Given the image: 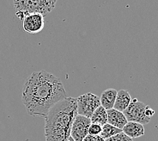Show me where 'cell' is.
Returning <instances> with one entry per match:
<instances>
[{
    "label": "cell",
    "mask_w": 158,
    "mask_h": 141,
    "mask_svg": "<svg viewBox=\"0 0 158 141\" xmlns=\"http://www.w3.org/2000/svg\"><path fill=\"white\" fill-rule=\"evenodd\" d=\"M121 132H123V130L115 127L108 123H106L102 126V130L99 136H102L104 139H107Z\"/></svg>",
    "instance_id": "13"
},
{
    "label": "cell",
    "mask_w": 158,
    "mask_h": 141,
    "mask_svg": "<svg viewBox=\"0 0 158 141\" xmlns=\"http://www.w3.org/2000/svg\"><path fill=\"white\" fill-rule=\"evenodd\" d=\"M66 98L59 78L45 70L33 72L25 82L22 101L28 113L45 118L54 104Z\"/></svg>",
    "instance_id": "1"
},
{
    "label": "cell",
    "mask_w": 158,
    "mask_h": 141,
    "mask_svg": "<svg viewBox=\"0 0 158 141\" xmlns=\"http://www.w3.org/2000/svg\"><path fill=\"white\" fill-rule=\"evenodd\" d=\"M94 141H106V140L103 139L102 136L98 135L94 136Z\"/></svg>",
    "instance_id": "17"
},
{
    "label": "cell",
    "mask_w": 158,
    "mask_h": 141,
    "mask_svg": "<svg viewBox=\"0 0 158 141\" xmlns=\"http://www.w3.org/2000/svg\"><path fill=\"white\" fill-rule=\"evenodd\" d=\"M105 140L106 141H133V139L126 135L123 132H121Z\"/></svg>",
    "instance_id": "14"
},
{
    "label": "cell",
    "mask_w": 158,
    "mask_h": 141,
    "mask_svg": "<svg viewBox=\"0 0 158 141\" xmlns=\"http://www.w3.org/2000/svg\"><path fill=\"white\" fill-rule=\"evenodd\" d=\"M91 124L90 118L77 114L72 124L70 136L75 141H82L88 135V130Z\"/></svg>",
    "instance_id": "6"
},
{
    "label": "cell",
    "mask_w": 158,
    "mask_h": 141,
    "mask_svg": "<svg viewBox=\"0 0 158 141\" xmlns=\"http://www.w3.org/2000/svg\"><path fill=\"white\" fill-rule=\"evenodd\" d=\"M77 113V100L68 97L59 101L45 117L46 141H66L70 136L72 124Z\"/></svg>",
    "instance_id": "2"
},
{
    "label": "cell",
    "mask_w": 158,
    "mask_h": 141,
    "mask_svg": "<svg viewBox=\"0 0 158 141\" xmlns=\"http://www.w3.org/2000/svg\"><path fill=\"white\" fill-rule=\"evenodd\" d=\"M66 141H75V140L73 139V137H72L71 136H70L69 137H68V139H67Z\"/></svg>",
    "instance_id": "18"
},
{
    "label": "cell",
    "mask_w": 158,
    "mask_h": 141,
    "mask_svg": "<svg viewBox=\"0 0 158 141\" xmlns=\"http://www.w3.org/2000/svg\"><path fill=\"white\" fill-rule=\"evenodd\" d=\"M102 130V126L98 124H93V123H91L88 130V134H90L93 136H98L100 134Z\"/></svg>",
    "instance_id": "15"
},
{
    "label": "cell",
    "mask_w": 158,
    "mask_h": 141,
    "mask_svg": "<svg viewBox=\"0 0 158 141\" xmlns=\"http://www.w3.org/2000/svg\"><path fill=\"white\" fill-rule=\"evenodd\" d=\"M24 31L29 34H37L44 29L45 26L44 16L39 13L28 14L23 20Z\"/></svg>",
    "instance_id": "7"
},
{
    "label": "cell",
    "mask_w": 158,
    "mask_h": 141,
    "mask_svg": "<svg viewBox=\"0 0 158 141\" xmlns=\"http://www.w3.org/2000/svg\"><path fill=\"white\" fill-rule=\"evenodd\" d=\"M57 0H13L16 12H23L26 16L29 14L39 13L44 16L55 8Z\"/></svg>",
    "instance_id": "3"
},
{
    "label": "cell",
    "mask_w": 158,
    "mask_h": 141,
    "mask_svg": "<svg viewBox=\"0 0 158 141\" xmlns=\"http://www.w3.org/2000/svg\"><path fill=\"white\" fill-rule=\"evenodd\" d=\"M82 141H94V136L88 134L87 136H86V137L82 140Z\"/></svg>",
    "instance_id": "16"
},
{
    "label": "cell",
    "mask_w": 158,
    "mask_h": 141,
    "mask_svg": "<svg viewBox=\"0 0 158 141\" xmlns=\"http://www.w3.org/2000/svg\"><path fill=\"white\" fill-rule=\"evenodd\" d=\"M107 123H108V124L118 128L122 130L128 122L127 119L126 117L123 112L115 109L114 108L107 110Z\"/></svg>",
    "instance_id": "8"
},
{
    "label": "cell",
    "mask_w": 158,
    "mask_h": 141,
    "mask_svg": "<svg viewBox=\"0 0 158 141\" xmlns=\"http://www.w3.org/2000/svg\"><path fill=\"white\" fill-rule=\"evenodd\" d=\"M117 92V90L113 88L104 90L99 98L101 106L105 108L106 110L113 108L115 100H116Z\"/></svg>",
    "instance_id": "10"
},
{
    "label": "cell",
    "mask_w": 158,
    "mask_h": 141,
    "mask_svg": "<svg viewBox=\"0 0 158 141\" xmlns=\"http://www.w3.org/2000/svg\"><path fill=\"white\" fill-rule=\"evenodd\" d=\"M123 113L128 121H135L145 125L150 122L155 111L145 103L133 99Z\"/></svg>",
    "instance_id": "4"
},
{
    "label": "cell",
    "mask_w": 158,
    "mask_h": 141,
    "mask_svg": "<svg viewBox=\"0 0 158 141\" xmlns=\"http://www.w3.org/2000/svg\"><path fill=\"white\" fill-rule=\"evenodd\" d=\"M91 123L103 126L107 123V113L105 108L100 105L93 112L91 117Z\"/></svg>",
    "instance_id": "12"
},
{
    "label": "cell",
    "mask_w": 158,
    "mask_h": 141,
    "mask_svg": "<svg viewBox=\"0 0 158 141\" xmlns=\"http://www.w3.org/2000/svg\"><path fill=\"white\" fill-rule=\"evenodd\" d=\"M131 96L127 90H120L117 92L114 108L123 112L131 103Z\"/></svg>",
    "instance_id": "11"
},
{
    "label": "cell",
    "mask_w": 158,
    "mask_h": 141,
    "mask_svg": "<svg viewBox=\"0 0 158 141\" xmlns=\"http://www.w3.org/2000/svg\"><path fill=\"white\" fill-rule=\"evenodd\" d=\"M122 130L126 135L132 139L139 138L145 134L143 125L135 121H128Z\"/></svg>",
    "instance_id": "9"
},
{
    "label": "cell",
    "mask_w": 158,
    "mask_h": 141,
    "mask_svg": "<svg viewBox=\"0 0 158 141\" xmlns=\"http://www.w3.org/2000/svg\"><path fill=\"white\" fill-rule=\"evenodd\" d=\"M77 100L78 115L91 118L93 112L101 105L99 98L91 92L78 96Z\"/></svg>",
    "instance_id": "5"
}]
</instances>
